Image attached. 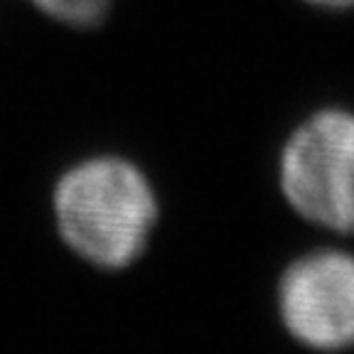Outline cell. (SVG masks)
Segmentation results:
<instances>
[{"mask_svg":"<svg viewBox=\"0 0 354 354\" xmlns=\"http://www.w3.org/2000/svg\"><path fill=\"white\" fill-rule=\"evenodd\" d=\"M52 205L66 246L109 271L126 268L143 254L158 221V199L148 177L113 155L88 158L66 170Z\"/></svg>","mask_w":354,"mask_h":354,"instance_id":"1","label":"cell"},{"mask_svg":"<svg viewBox=\"0 0 354 354\" xmlns=\"http://www.w3.org/2000/svg\"><path fill=\"white\" fill-rule=\"evenodd\" d=\"M288 205L313 224L354 234V116L327 109L290 136L281 155Z\"/></svg>","mask_w":354,"mask_h":354,"instance_id":"2","label":"cell"},{"mask_svg":"<svg viewBox=\"0 0 354 354\" xmlns=\"http://www.w3.org/2000/svg\"><path fill=\"white\" fill-rule=\"evenodd\" d=\"M286 330L317 352L354 347V259L317 251L290 263L278 286Z\"/></svg>","mask_w":354,"mask_h":354,"instance_id":"3","label":"cell"},{"mask_svg":"<svg viewBox=\"0 0 354 354\" xmlns=\"http://www.w3.org/2000/svg\"><path fill=\"white\" fill-rule=\"evenodd\" d=\"M37 10L55 20L72 25V28H88L96 25L109 10L111 0H30Z\"/></svg>","mask_w":354,"mask_h":354,"instance_id":"4","label":"cell"},{"mask_svg":"<svg viewBox=\"0 0 354 354\" xmlns=\"http://www.w3.org/2000/svg\"><path fill=\"white\" fill-rule=\"evenodd\" d=\"M320 8H354V0H308Z\"/></svg>","mask_w":354,"mask_h":354,"instance_id":"5","label":"cell"}]
</instances>
